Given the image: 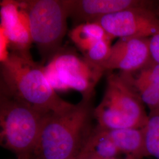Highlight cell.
I'll return each mask as SVG.
<instances>
[{
	"label": "cell",
	"instance_id": "cell-1",
	"mask_svg": "<svg viewBox=\"0 0 159 159\" xmlns=\"http://www.w3.org/2000/svg\"><path fill=\"white\" fill-rule=\"evenodd\" d=\"M1 93L42 113H62L74 104L60 98L49 84L44 67L35 62L30 51L11 50L1 59Z\"/></svg>",
	"mask_w": 159,
	"mask_h": 159
},
{
	"label": "cell",
	"instance_id": "cell-2",
	"mask_svg": "<svg viewBox=\"0 0 159 159\" xmlns=\"http://www.w3.org/2000/svg\"><path fill=\"white\" fill-rule=\"evenodd\" d=\"M91 100H82L67 110L48 114L33 154L37 159H75L90 135L93 116Z\"/></svg>",
	"mask_w": 159,
	"mask_h": 159
},
{
	"label": "cell",
	"instance_id": "cell-3",
	"mask_svg": "<svg viewBox=\"0 0 159 159\" xmlns=\"http://www.w3.org/2000/svg\"><path fill=\"white\" fill-rule=\"evenodd\" d=\"M23 12L33 43L44 61H49L61 48L69 17L68 0L17 1Z\"/></svg>",
	"mask_w": 159,
	"mask_h": 159
},
{
	"label": "cell",
	"instance_id": "cell-4",
	"mask_svg": "<svg viewBox=\"0 0 159 159\" xmlns=\"http://www.w3.org/2000/svg\"><path fill=\"white\" fill-rule=\"evenodd\" d=\"M97 126L104 129H142L148 114L140 97L120 74L109 73L102 100L94 108Z\"/></svg>",
	"mask_w": 159,
	"mask_h": 159
},
{
	"label": "cell",
	"instance_id": "cell-5",
	"mask_svg": "<svg viewBox=\"0 0 159 159\" xmlns=\"http://www.w3.org/2000/svg\"><path fill=\"white\" fill-rule=\"evenodd\" d=\"M48 115L1 93V146L15 153L17 156L33 153Z\"/></svg>",
	"mask_w": 159,
	"mask_h": 159
},
{
	"label": "cell",
	"instance_id": "cell-6",
	"mask_svg": "<svg viewBox=\"0 0 159 159\" xmlns=\"http://www.w3.org/2000/svg\"><path fill=\"white\" fill-rule=\"evenodd\" d=\"M154 7H140L103 16L100 24L113 39L150 38L159 34V16Z\"/></svg>",
	"mask_w": 159,
	"mask_h": 159
},
{
	"label": "cell",
	"instance_id": "cell-7",
	"mask_svg": "<svg viewBox=\"0 0 159 159\" xmlns=\"http://www.w3.org/2000/svg\"><path fill=\"white\" fill-rule=\"evenodd\" d=\"M61 81L69 89L80 92L83 99L91 100L93 92L104 73L73 52L60 50L50 61Z\"/></svg>",
	"mask_w": 159,
	"mask_h": 159
},
{
	"label": "cell",
	"instance_id": "cell-8",
	"mask_svg": "<svg viewBox=\"0 0 159 159\" xmlns=\"http://www.w3.org/2000/svg\"><path fill=\"white\" fill-rule=\"evenodd\" d=\"M150 38L119 39L111 46L108 58L100 66L103 73L119 70L123 73H133L152 63L149 47Z\"/></svg>",
	"mask_w": 159,
	"mask_h": 159
},
{
	"label": "cell",
	"instance_id": "cell-9",
	"mask_svg": "<svg viewBox=\"0 0 159 159\" xmlns=\"http://www.w3.org/2000/svg\"><path fill=\"white\" fill-rule=\"evenodd\" d=\"M68 2L69 17L75 25L94 22L103 16L129 8L154 7L156 4V1L146 0H68Z\"/></svg>",
	"mask_w": 159,
	"mask_h": 159
},
{
	"label": "cell",
	"instance_id": "cell-10",
	"mask_svg": "<svg viewBox=\"0 0 159 159\" xmlns=\"http://www.w3.org/2000/svg\"><path fill=\"white\" fill-rule=\"evenodd\" d=\"M1 33L11 50L29 51L32 39L25 18L16 1L1 2Z\"/></svg>",
	"mask_w": 159,
	"mask_h": 159
},
{
	"label": "cell",
	"instance_id": "cell-11",
	"mask_svg": "<svg viewBox=\"0 0 159 159\" xmlns=\"http://www.w3.org/2000/svg\"><path fill=\"white\" fill-rule=\"evenodd\" d=\"M119 74L150 110L159 108V64L152 61L139 71Z\"/></svg>",
	"mask_w": 159,
	"mask_h": 159
},
{
	"label": "cell",
	"instance_id": "cell-12",
	"mask_svg": "<svg viewBox=\"0 0 159 159\" xmlns=\"http://www.w3.org/2000/svg\"><path fill=\"white\" fill-rule=\"evenodd\" d=\"M107 130L109 136L120 153L137 159L148 156L144 146L143 128Z\"/></svg>",
	"mask_w": 159,
	"mask_h": 159
},
{
	"label": "cell",
	"instance_id": "cell-13",
	"mask_svg": "<svg viewBox=\"0 0 159 159\" xmlns=\"http://www.w3.org/2000/svg\"><path fill=\"white\" fill-rule=\"evenodd\" d=\"M81 152L98 159H114L121 153L109 136L107 130L97 125L92 129Z\"/></svg>",
	"mask_w": 159,
	"mask_h": 159
},
{
	"label": "cell",
	"instance_id": "cell-14",
	"mask_svg": "<svg viewBox=\"0 0 159 159\" xmlns=\"http://www.w3.org/2000/svg\"><path fill=\"white\" fill-rule=\"evenodd\" d=\"M70 39L84 54L97 42L104 39L113 40L97 22L84 23L75 25L70 32Z\"/></svg>",
	"mask_w": 159,
	"mask_h": 159
},
{
	"label": "cell",
	"instance_id": "cell-15",
	"mask_svg": "<svg viewBox=\"0 0 159 159\" xmlns=\"http://www.w3.org/2000/svg\"><path fill=\"white\" fill-rule=\"evenodd\" d=\"M143 129L148 156L159 159V108L150 110L147 123Z\"/></svg>",
	"mask_w": 159,
	"mask_h": 159
},
{
	"label": "cell",
	"instance_id": "cell-16",
	"mask_svg": "<svg viewBox=\"0 0 159 159\" xmlns=\"http://www.w3.org/2000/svg\"><path fill=\"white\" fill-rule=\"evenodd\" d=\"M111 41V39L99 41L85 52L84 58L91 66L100 69L101 65L106 61L110 55L112 46Z\"/></svg>",
	"mask_w": 159,
	"mask_h": 159
},
{
	"label": "cell",
	"instance_id": "cell-17",
	"mask_svg": "<svg viewBox=\"0 0 159 159\" xmlns=\"http://www.w3.org/2000/svg\"><path fill=\"white\" fill-rule=\"evenodd\" d=\"M44 73L49 84L55 91H66L70 90L61 81L56 68L50 61L44 66Z\"/></svg>",
	"mask_w": 159,
	"mask_h": 159
},
{
	"label": "cell",
	"instance_id": "cell-18",
	"mask_svg": "<svg viewBox=\"0 0 159 159\" xmlns=\"http://www.w3.org/2000/svg\"><path fill=\"white\" fill-rule=\"evenodd\" d=\"M149 47L152 61L159 64V34L150 38Z\"/></svg>",
	"mask_w": 159,
	"mask_h": 159
},
{
	"label": "cell",
	"instance_id": "cell-19",
	"mask_svg": "<svg viewBox=\"0 0 159 159\" xmlns=\"http://www.w3.org/2000/svg\"><path fill=\"white\" fill-rule=\"evenodd\" d=\"M75 159H98L94 157V156H91L90 154L85 153L84 152H80L78 156Z\"/></svg>",
	"mask_w": 159,
	"mask_h": 159
},
{
	"label": "cell",
	"instance_id": "cell-20",
	"mask_svg": "<svg viewBox=\"0 0 159 159\" xmlns=\"http://www.w3.org/2000/svg\"><path fill=\"white\" fill-rule=\"evenodd\" d=\"M17 159H37L33 154H23L17 156Z\"/></svg>",
	"mask_w": 159,
	"mask_h": 159
},
{
	"label": "cell",
	"instance_id": "cell-21",
	"mask_svg": "<svg viewBox=\"0 0 159 159\" xmlns=\"http://www.w3.org/2000/svg\"><path fill=\"white\" fill-rule=\"evenodd\" d=\"M154 9H155V11L157 12V14H158V16H159V1H157V2H156Z\"/></svg>",
	"mask_w": 159,
	"mask_h": 159
},
{
	"label": "cell",
	"instance_id": "cell-22",
	"mask_svg": "<svg viewBox=\"0 0 159 159\" xmlns=\"http://www.w3.org/2000/svg\"><path fill=\"white\" fill-rule=\"evenodd\" d=\"M125 159H137L136 158H134V157H132V156H127V157H126V158Z\"/></svg>",
	"mask_w": 159,
	"mask_h": 159
},
{
	"label": "cell",
	"instance_id": "cell-23",
	"mask_svg": "<svg viewBox=\"0 0 159 159\" xmlns=\"http://www.w3.org/2000/svg\"><path fill=\"white\" fill-rule=\"evenodd\" d=\"M117 159L116 158H114V159Z\"/></svg>",
	"mask_w": 159,
	"mask_h": 159
}]
</instances>
